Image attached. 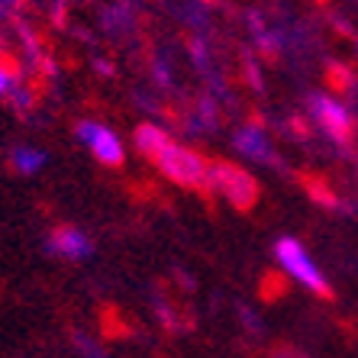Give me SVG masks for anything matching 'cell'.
I'll return each mask as SVG.
<instances>
[{
	"label": "cell",
	"instance_id": "cell-1",
	"mask_svg": "<svg viewBox=\"0 0 358 358\" xmlns=\"http://www.w3.org/2000/svg\"><path fill=\"white\" fill-rule=\"evenodd\" d=\"M207 191L223 194L236 210H252L259 203L262 187L245 168L217 159V162H210V168H207Z\"/></svg>",
	"mask_w": 358,
	"mask_h": 358
},
{
	"label": "cell",
	"instance_id": "cell-2",
	"mask_svg": "<svg viewBox=\"0 0 358 358\" xmlns=\"http://www.w3.org/2000/svg\"><path fill=\"white\" fill-rule=\"evenodd\" d=\"M155 165L162 168V175H165L168 181L181 184V187H194V191H207V168H210V162L203 159L200 152L181 145V142H171V145L159 155Z\"/></svg>",
	"mask_w": 358,
	"mask_h": 358
},
{
	"label": "cell",
	"instance_id": "cell-3",
	"mask_svg": "<svg viewBox=\"0 0 358 358\" xmlns=\"http://www.w3.org/2000/svg\"><path fill=\"white\" fill-rule=\"evenodd\" d=\"M307 110H310V117H313V123H317L329 139L339 142L342 149H349L352 136H355V120H352L349 107H345L342 100L329 97V94H310Z\"/></svg>",
	"mask_w": 358,
	"mask_h": 358
},
{
	"label": "cell",
	"instance_id": "cell-4",
	"mask_svg": "<svg viewBox=\"0 0 358 358\" xmlns=\"http://www.w3.org/2000/svg\"><path fill=\"white\" fill-rule=\"evenodd\" d=\"M275 255H278V262H281L284 271H287L291 278H297L307 291L320 294V297H333V291H329V284H326L323 271L310 262V255L303 252V245H300L297 239H278Z\"/></svg>",
	"mask_w": 358,
	"mask_h": 358
},
{
	"label": "cell",
	"instance_id": "cell-5",
	"mask_svg": "<svg viewBox=\"0 0 358 358\" xmlns=\"http://www.w3.org/2000/svg\"><path fill=\"white\" fill-rule=\"evenodd\" d=\"M75 136L94 152V159H97L100 165H110V168L123 165V159H126L123 142H120V136L113 133V129H107L103 123H97V120H81V123L75 126Z\"/></svg>",
	"mask_w": 358,
	"mask_h": 358
},
{
	"label": "cell",
	"instance_id": "cell-6",
	"mask_svg": "<svg viewBox=\"0 0 358 358\" xmlns=\"http://www.w3.org/2000/svg\"><path fill=\"white\" fill-rule=\"evenodd\" d=\"M233 145L245 155V159L262 162V165H271V168H281V162H278L275 149H271V142H268V136H265L262 126H255V123L239 126L236 136H233Z\"/></svg>",
	"mask_w": 358,
	"mask_h": 358
},
{
	"label": "cell",
	"instance_id": "cell-7",
	"mask_svg": "<svg viewBox=\"0 0 358 358\" xmlns=\"http://www.w3.org/2000/svg\"><path fill=\"white\" fill-rule=\"evenodd\" d=\"M49 249L55 252V255H62V259L78 262V259H87L94 252V245L78 226H59V229L49 236Z\"/></svg>",
	"mask_w": 358,
	"mask_h": 358
},
{
	"label": "cell",
	"instance_id": "cell-8",
	"mask_svg": "<svg viewBox=\"0 0 358 358\" xmlns=\"http://www.w3.org/2000/svg\"><path fill=\"white\" fill-rule=\"evenodd\" d=\"M133 145L139 149V155H145L149 162H159V155L171 145V136L155 123H139L133 133Z\"/></svg>",
	"mask_w": 358,
	"mask_h": 358
},
{
	"label": "cell",
	"instance_id": "cell-9",
	"mask_svg": "<svg viewBox=\"0 0 358 358\" xmlns=\"http://www.w3.org/2000/svg\"><path fill=\"white\" fill-rule=\"evenodd\" d=\"M213 126H217V100L200 97L197 107H194V113L187 117V129H194V133H207V129H213Z\"/></svg>",
	"mask_w": 358,
	"mask_h": 358
},
{
	"label": "cell",
	"instance_id": "cell-10",
	"mask_svg": "<svg viewBox=\"0 0 358 358\" xmlns=\"http://www.w3.org/2000/svg\"><path fill=\"white\" fill-rule=\"evenodd\" d=\"M10 165L17 168L20 175H36L42 165H45V155L33 145H17V149L10 152Z\"/></svg>",
	"mask_w": 358,
	"mask_h": 358
},
{
	"label": "cell",
	"instance_id": "cell-11",
	"mask_svg": "<svg viewBox=\"0 0 358 358\" xmlns=\"http://www.w3.org/2000/svg\"><path fill=\"white\" fill-rule=\"evenodd\" d=\"M10 97H13V107L20 110V113H26V110H33V103H36V97H33V91L29 87H23V84H13L10 87Z\"/></svg>",
	"mask_w": 358,
	"mask_h": 358
},
{
	"label": "cell",
	"instance_id": "cell-12",
	"mask_svg": "<svg viewBox=\"0 0 358 358\" xmlns=\"http://www.w3.org/2000/svg\"><path fill=\"white\" fill-rule=\"evenodd\" d=\"M71 339H75V345L84 352V358H107V355H103V352H100V345H97V342H94L91 336H84L81 329H75V336H71Z\"/></svg>",
	"mask_w": 358,
	"mask_h": 358
},
{
	"label": "cell",
	"instance_id": "cell-13",
	"mask_svg": "<svg viewBox=\"0 0 358 358\" xmlns=\"http://www.w3.org/2000/svg\"><path fill=\"white\" fill-rule=\"evenodd\" d=\"M20 81V75H17V68H13V62L10 59H3L0 62V97L3 94H10V87Z\"/></svg>",
	"mask_w": 358,
	"mask_h": 358
},
{
	"label": "cell",
	"instance_id": "cell-14",
	"mask_svg": "<svg viewBox=\"0 0 358 358\" xmlns=\"http://www.w3.org/2000/svg\"><path fill=\"white\" fill-rule=\"evenodd\" d=\"M275 358H307V355H300V352H294V349H278Z\"/></svg>",
	"mask_w": 358,
	"mask_h": 358
},
{
	"label": "cell",
	"instance_id": "cell-15",
	"mask_svg": "<svg viewBox=\"0 0 358 358\" xmlns=\"http://www.w3.org/2000/svg\"><path fill=\"white\" fill-rule=\"evenodd\" d=\"M17 3H0V20H3V17H10V13H17Z\"/></svg>",
	"mask_w": 358,
	"mask_h": 358
}]
</instances>
